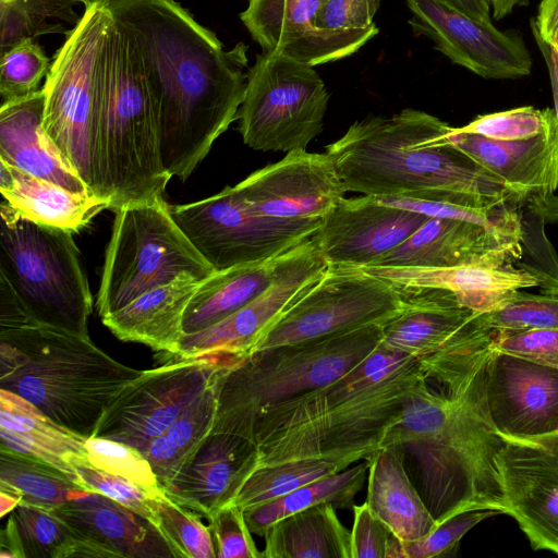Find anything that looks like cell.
Wrapping results in <instances>:
<instances>
[{
    "mask_svg": "<svg viewBox=\"0 0 558 558\" xmlns=\"http://www.w3.org/2000/svg\"><path fill=\"white\" fill-rule=\"evenodd\" d=\"M140 57L158 116L166 170L185 181L238 119L248 47L226 50L174 0L105 4Z\"/></svg>",
    "mask_w": 558,
    "mask_h": 558,
    "instance_id": "obj_1",
    "label": "cell"
},
{
    "mask_svg": "<svg viewBox=\"0 0 558 558\" xmlns=\"http://www.w3.org/2000/svg\"><path fill=\"white\" fill-rule=\"evenodd\" d=\"M488 353L489 343L447 344L418 359L426 380L380 442L414 459L437 524L468 510L506 514L495 461L505 439L489 421L483 386Z\"/></svg>",
    "mask_w": 558,
    "mask_h": 558,
    "instance_id": "obj_2",
    "label": "cell"
},
{
    "mask_svg": "<svg viewBox=\"0 0 558 558\" xmlns=\"http://www.w3.org/2000/svg\"><path fill=\"white\" fill-rule=\"evenodd\" d=\"M452 126L415 109L354 122L326 147L347 192L447 202L473 208L519 203L527 195L456 147Z\"/></svg>",
    "mask_w": 558,
    "mask_h": 558,
    "instance_id": "obj_3",
    "label": "cell"
},
{
    "mask_svg": "<svg viewBox=\"0 0 558 558\" xmlns=\"http://www.w3.org/2000/svg\"><path fill=\"white\" fill-rule=\"evenodd\" d=\"M425 380L418 359L378 347L331 384L267 409L251 437L259 465L327 453L367 459Z\"/></svg>",
    "mask_w": 558,
    "mask_h": 558,
    "instance_id": "obj_4",
    "label": "cell"
},
{
    "mask_svg": "<svg viewBox=\"0 0 558 558\" xmlns=\"http://www.w3.org/2000/svg\"><path fill=\"white\" fill-rule=\"evenodd\" d=\"M141 373L90 338L37 324L0 328V388L84 438L94 436L110 402Z\"/></svg>",
    "mask_w": 558,
    "mask_h": 558,
    "instance_id": "obj_5",
    "label": "cell"
},
{
    "mask_svg": "<svg viewBox=\"0 0 558 558\" xmlns=\"http://www.w3.org/2000/svg\"><path fill=\"white\" fill-rule=\"evenodd\" d=\"M95 166L97 195L108 198L112 210L163 198L172 177L162 162L158 116L140 57L112 16L102 53Z\"/></svg>",
    "mask_w": 558,
    "mask_h": 558,
    "instance_id": "obj_6",
    "label": "cell"
},
{
    "mask_svg": "<svg viewBox=\"0 0 558 558\" xmlns=\"http://www.w3.org/2000/svg\"><path fill=\"white\" fill-rule=\"evenodd\" d=\"M383 336V326H368L243 356L219 378L211 430L252 439L267 409L340 378L373 353Z\"/></svg>",
    "mask_w": 558,
    "mask_h": 558,
    "instance_id": "obj_7",
    "label": "cell"
},
{
    "mask_svg": "<svg viewBox=\"0 0 558 558\" xmlns=\"http://www.w3.org/2000/svg\"><path fill=\"white\" fill-rule=\"evenodd\" d=\"M71 231L36 222L2 198L0 278L37 325L89 338V290Z\"/></svg>",
    "mask_w": 558,
    "mask_h": 558,
    "instance_id": "obj_8",
    "label": "cell"
},
{
    "mask_svg": "<svg viewBox=\"0 0 558 558\" xmlns=\"http://www.w3.org/2000/svg\"><path fill=\"white\" fill-rule=\"evenodd\" d=\"M114 211L97 298L101 318L181 275L204 280L216 271L179 228L165 198Z\"/></svg>",
    "mask_w": 558,
    "mask_h": 558,
    "instance_id": "obj_9",
    "label": "cell"
},
{
    "mask_svg": "<svg viewBox=\"0 0 558 558\" xmlns=\"http://www.w3.org/2000/svg\"><path fill=\"white\" fill-rule=\"evenodd\" d=\"M110 19L106 7L85 9L54 54L43 87L44 130L95 195V131Z\"/></svg>",
    "mask_w": 558,
    "mask_h": 558,
    "instance_id": "obj_10",
    "label": "cell"
},
{
    "mask_svg": "<svg viewBox=\"0 0 558 558\" xmlns=\"http://www.w3.org/2000/svg\"><path fill=\"white\" fill-rule=\"evenodd\" d=\"M328 100L314 66L263 51L247 71L238 112L243 142L262 151L306 150L323 131Z\"/></svg>",
    "mask_w": 558,
    "mask_h": 558,
    "instance_id": "obj_11",
    "label": "cell"
},
{
    "mask_svg": "<svg viewBox=\"0 0 558 558\" xmlns=\"http://www.w3.org/2000/svg\"><path fill=\"white\" fill-rule=\"evenodd\" d=\"M405 305L403 289L384 278L363 268L328 267L270 327L252 352L368 326H384Z\"/></svg>",
    "mask_w": 558,
    "mask_h": 558,
    "instance_id": "obj_12",
    "label": "cell"
},
{
    "mask_svg": "<svg viewBox=\"0 0 558 558\" xmlns=\"http://www.w3.org/2000/svg\"><path fill=\"white\" fill-rule=\"evenodd\" d=\"M170 213L216 271L277 257L314 235L322 223L259 216L234 186L197 202L172 205Z\"/></svg>",
    "mask_w": 558,
    "mask_h": 558,
    "instance_id": "obj_13",
    "label": "cell"
},
{
    "mask_svg": "<svg viewBox=\"0 0 558 558\" xmlns=\"http://www.w3.org/2000/svg\"><path fill=\"white\" fill-rule=\"evenodd\" d=\"M242 357L172 360L142 371L110 402L94 436L121 441L144 452L222 372Z\"/></svg>",
    "mask_w": 558,
    "mask_h": 558,
    "instance_id": "obj_14",
    "label": "cell"
},
{
    "mask_svg": "<svg viewBox=\"0 0 558 558\" xmlns=\"http://www.w3.org/2000/svg\"><path fill=\"white\" fill-rule=\"evenodd\" d=\"M327 268L312 235L284 253L278 275L268 289L223 320L183 335L179 350L167 356V361L250 354L270 327L322 278Z\"/></svg>",
    "mask_w": 558,
    "mask_h": 558,
    "instance_id": "obj_15",
    "label": "cell"
},
{
    "mask_svg": "<svg viewBox=\"0 0 558 558\" xmlns=\"http://www.w3.org/2000/svg\"><path fill=\"white\" fill-rule=\"evenodd\" d=\"M504 439L495 461L506 514L534 549L558 555V433Z\"/></svg>",
    "mask_w": 558,
    "mask_h": 558,
    "instance_id": "obj_16",
    "label": "cell"
},
{
    "mask_svg": "<svg viewBox=\"0 0 558 558\" xmlns=\"http://www.w3.org/2000/svg\"><path fill=\"white\" fill-rule=\"evenodd\" d=\"M416 35L484 78H518L531 73L532 58L520 36L497 29L434 0H405Z\"/></svg>",
    "mask_w": 558,
    "mask_h": 558,
    "instance_id": "obj_17",
    "label": "cell"
},
{
    "mask_svg": "<svg viewBox=\"0 0 558 558\" xmlns=\"http://www.w3.org/2000/svg\"><path fill=\"white\" fill-rule=\"evenodd\" d=\"M483 386L489 421L504 438L558 433V367L489 347Z\"/></svg>",
    "mask_w": 558,
    "mask_h": 558,
    "instance_id": "obj_18",
    "label": "cell"
},
{
    "mask_svg": "<svg viewBox=\"0 0 558 558\" xmlns=\"http://www.w3.org/2000/svg\"><path fill=\"white\" fill-rule=\"evenodd\" d=\"M255 214L287 221L322 220L347 192L330 157L294 150L234 185Z\"/></svg>",
    "mask_w": 558,
    "mask_h": 558,
    "instance_id": "obj_19",
    "label": "cell"
},
{
    "mask_svg": "<svg viewBox=\"0 0 558 558\" xmlns=\"http://www.w3.org/2000/svg\"><path fill=\"white\" fill-rule=\"evenodd\" d=\"M428 218L374 196L342 197L314 236L328 267L365 268L379 263Z\"/></svg>",
    "mask_w": 558,
    "mask_h": 558,
    "instance_id": "obj_20",
    "label": "cell"
},
{
    "mask_svg": "<svg viewBox=\"0 0 558 558\" xmlns=\"http://www.w3.org/2000/svg\"><path fill=\"white\" fill-rule=\"evenodd\" d=\"M521 239L473 221L429 217L375 266L522 270Z\"/></svg>",
    "mask_w": 558,
    "mask_h": 558,
    "instance_id": "obj_21",
    "label": "cell"
},
{
    "mask_svg": "<svg viewBox=\"0 0 558 558\" xmlns=\"http://www.w3.org/2000/svg\"><path fill=\"white\" fill-rule=\"evenodd\" d=\"M320 0H248L240 19L263 51L312 66L347 58L378 33L324 31L315 25Z\"/></svg>",
    "mask_w": 558,
    "mask_h": 558,
    "instance_id": "obj_22",
    "label": "cell"
},
{
    "mask_svg": "<svg viewBox=\"0 0 558 558\" xmlns=\"http://www.w3.org/2000/svg\"><path fill=\"white\" fill-rule=\"evenodd\" d=\"M258 465L259 451L252 439L210 430L162 489L208 520L233 502Z\"/></svg>",
    "mask_w": 558,
    "mask_h": 558,
    "instance_id": "obj_23",
    "label": "cell"
},
{
    "mask_svg": "<svg viewBox=\"0 0 558 558\" xmlns=\"http://www.w3.org/2000/svg\"><path fill=\"white\" fill-rule=\"evenodd\" d=\"M50 511L74 532L78 557L174 558L149 519L99 493H87Z\"/></svg>",
    "mask_w": 558,
    "mask_h": 558,
    "instance_id": "obj_24",
    "label": "cell"
},
{
    "mask_svg": "<svg viewBox=\"0 0 558 558\" xmlns=\"http://www.w3.org/2000/svg\"><path fill=\"white\" fill-rule=\"evenodd\" d=\"M450 142L512 189L534 199L555 198L558 189V123L536 136L499 141L451 129Z\"/></svg>",
    "mask_w": 558,
    "mask_h": 558,
    "instance_id": "obj_25",
    "label": "cell"
},
{
    "mask_svg": "<svg viewBox=\"0 0 558 558\" xmlns=\"http://www.w3.org/2000/svg\"><path fill=\"white\" fill-rule=\"evenodd\" d=\"M44 111L43 88L1 104L0 160L73 193L94 194L45 132Z\"/></svg>",
    "mask_w": 558,
    "mask_h": 558,
    "instance_id": "obj_26",
    "label": "cell"
},
{
    "mask_svg": "<svg viewBox=\"0 0 558 558\" xmlns=\"http://www.w3.org/2000/svg\"><path fill=\"white\" fill-rule=\"evenodd\" d=\"M0 438V448L48 463L84 486L76 468L90 465L85 447L87 438L64 428L27 400L2 388Z\"/></svg>",
    "mask_w": 558,
    "mask_h": 558,
    "instance_id": "obj_27",
    "label": "cell"
},
{
    "mask_svg": "<svg viewBox=\"0 0 558 558\" xmlns=\"http://www.w3.org/2000/svg\"><path fill=\"white\" fill-rule=\"evenodd\" d=\"M201 281L181 275L144 292L101 320L120 340L143 343L165 357L170 356L179 350L184 335L183 316Z\"/></svg>",
    "mask_w": 558,
    "mask_h": 558,
    "instance_id": "obj_28",
    "label": "cell"
},
{
    "mask_svg": "<svg viewBox=\"0 0 558 558\" xmlns=\"http://www.w3.org/2000/svg\"><path fill=\"white\" fill-rule=\"evenodd\" d=\"M401 288L407 305L383 326L384 336L379 347L386 350L422 359L440 349L477 314L449 290Z\"/></svg>",
    "mask_w": 558,
    "mask_h": 558,
    "instance_id": "obj_29",
    "label": "cell"
},
{
    "mask_svg": "<svg viewBox=\"0 0 558 558\" xmlns=\"http://www.w3.org/2000/svg\"><path fill=\"white\" fill-rule=\"evenodd\" d=\"M365 460L368 462L365 502L399 539L415 541L436 527V519L408 475L405 453L400 446L380 445Z\"/></svg>",
    "mask_w": 558,
    "mask_h": 558,
    "instance_id": "obj_30",
    "label": "cell"
},
{
    "mask_svg": "<svg viewBox=\"0 0 558 558\" xmlns=\"http://www.w3.org/2000/svg\"><path fill=\"white\" fill-rule=\"evenodd\" d=\"M363 269L399 287L449 290L463 305L476 313L494 310L515 290L538 287V280L529 272L481 266L451 268L369 266Z\"/></svg>",
    "mask_w": 558,
    "mask_h": 558,
    "instance_id": "obj_31",
    "label": "cell"
},
{
    "mask_svg": "<svg viewBox=\"0 0 558 558\" xmlns=\"http://www.w3.org/2000/svg\"><path fill=\"white\" fill-rule=\"evenodd\" d=\"M0 192L15 209L29 219L77 232L110 201L95 194H76L53 182L32 175L0 160Z\"/></svg>",
    "mask_w": 558,
    "mask_h": 558,
    "instance_id": "obj_32",
    "label": "cell"
},
{
    "mask_svg": "<svg viewBox=\"0 0 558 558\" xmlns=\"http://www.w3.org/2000/svg\"><path fill=\"white\" fill-rule=\"evenodd\" d=\"M283 255L215 271L202 280L183 316L184 335L223 320L260 295L276 279Z\"/></svg>",
    "mask_w": 558,
    "mask_h": 558,
    "instance_id": "obj_33",
    "label": "cell"
},
{
    "mask_svg": "<svg viewBox=\"0 0 558 558\" xmlns=\"http://www.w3.org/2000/svg\"><path fill=\"white\" fill-rule=\"evenodd\" d=\"M336 509L323 504L276 521L263 535L262 558H352L351 531Z\"/></svg>",
    "mask_w": 558,
    "mask_h": 558,
    "instance_id": "obj_34",
    "label": "cell"
},
{
    "mask_svg": "<svg viewBox=\"0 0 558 558\" xmlns=\"http://www.w3.org/2000/svg\"><path fill=\"white\" fill-rule=\"evenodd\" d=\"M368 473V462L356 463L345 470L303 485L289 494L243 510L253 534L263 536L267 527L283 517L323 504L352 509L355 496L362 490Z\"/></svg>",
    "mask_w": 558,
    "mask_h": 558,
    "instance_id": "obj_35",
    "label": "cell"
},
{
    "mask_svg": "<svg viewBox=\"0 0 558 558\" xmlns=\"http://www.w3.org/2000/svg\"><path fill=\"white\" fill-rule=\"evenodd\" d=\"M221 374L143 452L162 488L213 429Z\"/></svg>",
    "mask_w": 558,
    "mask_h": 558,
    "instance_id": "obj_36",
    "label": "cell"
},
{
    "mask_svg": "<svg viewBox=\"0 0 558 558\" xmlns=\"http://www.w3.org/2000/svg\"><path fill=\"white\" fill-rule=\"evenodd\" d=\"M355 454H323L259 465L245 481L232 504L242 510L277 499L325 476L341 472L354 462Z\"/></svg>",
    "mask_w": 558,
    "mask_h": 558,
    "instance_id": "obj_37",
    "label": "cell"
},
{
    "mask_svg": "<svg viewBox=\"0 0 558 558\" xmlns=\"http://www.w3.org/2000/svg\"><path fill=\"white\" fill-rule=\"evenodd\" d=\"M0 490L17 494L21 504L52 510L90 493L57 468L0 448Z\"/></svg>",
    "mask_w": 558,
    "mask_h": 558,
    "instance_id": "obj_38",
    "label": "cell"
},
{
    "mask_svg": "<svg viewBox=\"0 0 558 558\" xmlns=\"http://www.w3.org/2000/svg\"><path fill=\"white\" fill-rule=\"evenodd\" d=\"M78 0H0V53L16 43L39 35L63 33L59 22L77 25L82 16L74 11Z\"/></svg>",
    "mask_w": 558,
    "mask_h": 558,
    "instance_id": "obj_39",
    "label": "cell"
},
{
    "mask_svg": "<svg viewBox=\"0 0 558 558\" xmlns=\"http://www.w3.org/2000/svg\"><path fill=\"white\" fill-rule=\"evenodd\" d=\"M153 523L169 545L174 557L217 558L209 525L201 515L172 499L163 489L156 497Z\"/></svg>",
    "mask_w": 558,
    "mask_h": 558,
    "instance_id": "obj_40",
    "label": "cell"
},
{
    "mask_svg": "<svg viewBox=\"0 0 558 558\" xmlns=\"http://www.w3.org/2000/svg\"><path fill=\"white\" fill-rule=\"evenodd\" d=\"M17 529L25 558H72L80 542L72 529L51 511L20 504L10 515Z\"/></svg>",
    "mask_w": 558,
    "mask_h": 558,
    "instance_id": "obj_41",
    "label": "cell"
},
{
    "mask_svg": "<svg viewBox=\"0 0 558 558\" xmlns=\"http://www.w3.org/2000/svg\"><path fill=\"white\" fill-rule=\"evenodd\" d=\"M471 323L484 337L505 330L558 329V295L515 290L494 310L477 313Z\"/></svg>",
    "mask_w": 558,
    "mask_h": 558,
    "instance_id": "obj_42",
    "label": "cell"
},
{
    "mask_svg": "<svg viewBox=\"0 0 558 558\" xmlns=\"http://www.w3.org/2000/svg\"><path fill=\"white\" fill-rule=\"evenodd\" d=\"M50 65L49 58L32 38L23 39L0 53L2 102L37 92Z\"/></svg>",
    "mask_w": 558,
    "mask_h": 558,
    "instance_id": "obj_43",
    "label": "cell"
},
{
    "mask_svg": "<svg viewBox=\"0 0 558 558\" xmlns=\"http://www.w3.org/2000/svg\"><path fill=\"white\" fill-rule=\"evenodd\" d=\"M554 109L520 107L477 117L456 132L473 133L499 141L524 140L547 131L556 121Z\"/></svg>",
    "mask_w": 558,
    "mask_h": 558,
    "instance_id": "obj_44",
    "label": "cell"
},
{
    "mask_svg": "<svg viewBox=\"0 0 558 558\" xmlns=\"http://www.w3.org/2000/svg\"><path fill=\"white\" fill-rule=\"evenodd\" d=\"M85 447L93 468L151 489L162 488L149 461L137 448L97 436L87 438Z\"/></svg>",
    "mask_w": 558,
    "mask_h": 558,
    "instance_id": "obj_45",
    "label": "cell"
},
{
    "mask_svg": "<svg viewBox=\"0 0 558 558\" xmlns=\"http://www.w3.org/2000/svg\"><path fill=\"white\" fill-rule=\"evenodd\" d=\"M502 514L499 510L475 509L454 514L438 523L423 537L403 542L404 558H433L453 551L461 538L483 520Z\"/></svg>",
    "mask_w": 558,
    "mask_h": 558,
    "instance_id": "obj_46",
    "label": "cell"
},
{
    "mask_svg": "<svg viewBox=\"0 0 558 558\" xmlns=\"http://www.w3.org/2000/svg\"><path fill=\"white\" fill-rule=\"evenodd\" d=\"M76 471L90 492L99 493L153 521L154 504L162 488L151 489L92 465H78Z\"/></svg>",
    "mask_w": 558,
    "mask_h": 558,
    "instance_id": "obj_47",
    "label": "cell"
},
{
    "mask_svg": "<svg viewBox=\"0 0 558 558\" xmlns=\"http://www.w3.org/2000/svg\"><path fill=\"white\" fill-rule=\"evenodd\" d=\"M493 350L558 367V329L530 328L488 335Z\"/></svg>",
    "mask_w": 558,
    "mask_h": 558,
    "instance_id": "obj_48",
    "label": "cell"
},
{
    "mask_svg": "<svg viewBox=\"0 0 558 558\" xmlns=\"http://www.w3.org/2000/svg\"><path fill=\"white\" fill-rule=\"evenodd\" d=\"M208 521L217 558H262L240 507L229 504L217 510Z\"/></svg>",
    "mask_w": 558,
    "mask_h": 558,
    "instance_id": "obj_49",
    "label": "cell"
},
{
    "mask_svg": "<svg viewBox=\"0 0 558 558\" xmlns=\"http://www.w3.org/2000/svg\"><path fill=\"white\" fill-rule=\"evenodd\" d=\"M380 0H320L316 27L340 33H359L377 27L374 16Z\"/></svg>",
    "mask_w": 558,
    "mask_h": 558,
    "instance_id": "obj_50",
    "label": "cell"
},
{
    "mask_svg": "<svg viewBox=\"0 0 558 558\" xmlns=\"http://www.w3.org/2000/svg\"><path fill=\"white\" fill-rule=\"evenodd\" d=\"M352 510V558H386L393 533L374 514L366 502L354 505Z\"/></svg>",
    "mask_w": 558,
    "mask_h": 558,
    "instance_id": "obj_51",
    "label": "cell"
},
{
    "mask_svg": "<svg viewBox=\"0 0 558 558\" xmlns=\"http://www.w3.org/2000/svg\"><path fill=\"white\" fill-rule=\"evenodd\" d=\"M541 37L550 41L558 29V0H542L537 16L531 21Z\"/></svg>",
    "mask_w": 558,
    "mask_h": 558,
    "instance_id": "obj_52",
    "label": "cell"
},
{
    "mask_svg": "<svg viewBox=\"0 0 558 558\" xmlns=\"http://www.w3.org/2000/svg\"><path fill=\"white\" fill-rule=\"evenodd\" d=\"M531 29L548 70L555 105L554 111L558 123V52L550 43L541 37L537 29L532 24Z\"/></svg>",
    "mask_w": 558,
    "mask_h": 558,
    "instance_id": "obj_53",
    "label": "cell"
},
{
    "mask_svg": "<svg viewBox=\"0 0 558 558\" xmlns=\"http://www.w3.org/2000/svg\"><path fill=\"white\" fill-rule=\"evenodd\" d=\"M446 7L454 9L477 21L492 23L490 4L488 0H434Z\"/></svg>",
    "mask_w": 558,
    "mask_h": 558,
    "instance_id": "obj_54",
    "label": "cell"
},
{
    "mask_svg": "<svg viewBox=\"0 0 558 558\" xmlns=\"http://www.w3.org/2000/svg\"><path fill=\"white\" fill-rule=\"evenodd\" d=\"M0 541V558H25L17 529L11 517H9L5 526L1 531Z\"/></svg>",
    "mask_w": 558,
    "mask_h": 558,
    "instance_id": "obj_55",
    "label": "cell"
},
{
    "mask_svg": "<svg viewBox=\"0 0 558 558\" xmlns=\"http://www.w3.org/2000/svg\"><path fill=\"white\" fill-rule=\"evenodd\" d=\"M493 17L500 20L510 14L517 7L526 5L529 0H488Z\"/></svg>",
    "mask_w": 558,
    "mask_h": 558,
    "instance_id": "obj_56",
    "label": "cell"
},
{
    "mask_svg": "<svg viewBox=\"0 0 558 558\" xmlns=\"http://www.w3.org/2000/svg\"><path fill=\"white\" fill-rule=\"evenodd\" d=\"M22 502V497L17 494L0 490V515L4 517L8 513H11Z\"/></svg>",
    "mask_w": 558,
    "mask_h": 558,
    "instance_id": "obj_57",
    "label": "cell"
},
{
    "mask_svg": "<svg viewBox=\"0 0 558 558\" xmlns=\"http://www.w3.org/2000/svg\"><path fill=\"white\" fill-rule=\"evenodd\" d=\"M85 5V9H93L98 7H104L111 0H78Z\"/></svg>",
    "mask_w": 558,
    "mask_h": 558,
    "instance_id": "obj_58",
    "label": "cell"
},
{
    "mask_svg": "<svg viewBox=\"0 0 558 558\" xmlns=\"http://www.w3.org/2000/svg\"><path fill=\"white\" fill-rule=\"evenodd\" d=\"M549 43L553 45V47L558 52V29L555 32V34Z\"/></svg>",
    "mask_w": 558,
    "mask_h": 558,
    "instance_id": "obj_59",
    "label": "cell"
}]
</instances>
